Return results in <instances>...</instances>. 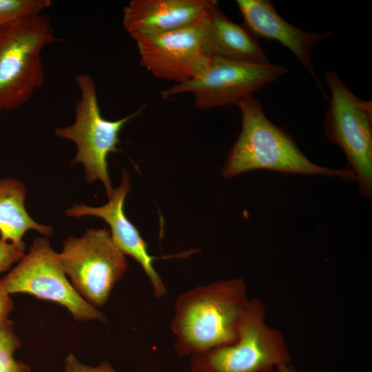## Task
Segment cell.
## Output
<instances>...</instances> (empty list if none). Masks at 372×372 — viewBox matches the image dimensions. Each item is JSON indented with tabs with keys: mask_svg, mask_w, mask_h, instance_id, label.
<instances>
[{
	"mask_svg": "<svg viewBox=\"0 0 372 372\" xmlns=\"http://www.w3.org/2000/svg\"><path fill=\"white\" fill-rule=\"evenodd\" d=\"M236 4L244 24L258 37L275 40L289 50L311 76L318 88H324L311 61L314 46L332 35L331 32L322 33L302 30L283 19L269 0H237Z\"/></svg>",
	"mask_w": 372,
	"mask_h": 372,
	"instance_id": "7c38bea8",
	"label": "cell"
},
{
	"mask_svg": "<svg viewBox=\"0 0 372 372\" xmlns=\"http://www.w3.org/2000/svg\"><path fill=\"white\" fill-rule=\"evenodd\" d=\"M25 245H18L0 238V273L8 270L25 254Z\"/></svg>",
	"mask_w": 372,
	"mask_h": 372,
	"instance_id": "ac0fdd59",
	"label": "cell"
},
{
	"mask_svg": "<svg viewBox=\"0 0 372 372\" xmlns=\"http://www.w3.org/2000/svg\"><path fill=\"white\" fill-rule=\"evenodd\" d=\"M209 10L183 28L136 39L140 64L156 78L175 84L189 81L204 72L211 61L205 48Z\"/></svg>",
	"mask_w": 372,
	"mask_h": 372,
	"instance_id": "30bf717a",
	"label": "cell"
},
{
	"mask_svg": "<svg viewBox=\"0 0 372 372\" xmlns=\"http://www.w3.org/2000/svg\"><path fill=\"white\" fill-rule=\"evenodd\" d=\"M324 80L331 92L324 134L344 152L361 195L372 196V102L357 97L333 71Z\"/></svg>",
	"mask_w": 372,
	"mask_h": 372,
	"instance_id": "8992f818",
	"label": "cell"
},
{
	"mask_svg": "<svg viewBox=\"0 0 372 372\" xmlns=\"http://www.w3.org/2000/svg\"><path fill=\"white\" fill-rule=\"evenodd\" d=\"M21 340L8 318L0 324V372H31L29 365L16 360L14 353L21 347Z\"/></svg>",
	"mask_w": 372,
	"mask_h": 372,
	"instance_id": "2e32d148",
	"label": "cell"
},
{
	"mask_svg": "<svg viewBox=\"0 0 372 372\" xmlns=\"http://www.w3.org/2000/svg\"><path fill=\"white\" fill-rule=\"evenodd\" d=\"M26 189L24 184L14 178L0 180V238L18 245H25L24 234L34 230L50 236L53 227L34 221L25 207Z\"/></svg>",
	"mask_w": 372,
	"mask_h": 372,
	"instance_id": "9a60e30c",
	"label": "cell"
},
{
	"mask_svg": "<svg viewBox=\"0 0 372 372\" xmlns=\"http://www.w3.org/2000/svg\"><path fill=\"white\" fill-rule=\"evenodd\" d=\"M0 124H1V117H0Z\"/></svg>",
	"mask_w": 372,
	"mask_h": 372,
	"instance_id": "7402d4cb",
	"label": "cell"
},
{
	"mask_svg": "<svg viewBox=\"0 0 372 372\" xmlns=\"http://www.w3.org/2000/svg\"><path fill=\"white\" fill-rule=\"evenodd\" d=\"M205 48L212 58L254 63H269L258 38L243 23L233 22L216 3L209 10Z\"/></svg>",
	"mask_w": 372,
	"mask_h": 372,
	"instance_id": "5bb4252c",
	"label": "cell"
},
{
	"mask_svg": "<svg viewBox=\"0 0 372 372\" xmlns=\"http://www.w3.org/2000/svg\"><path fill=\"white\" fill-rule=\"evenodd\" d=\"M51 4L50 0H0V28L43 13Z\"/></svg>",
	"mask_w": 372,
	"mask_h": 372,
	"instance_id": "e0dca14e",
	"label": "cell"
},
{
	"mask_svg": "<svg viewBox=\"0 0 372 372\" xmlns=\"http://www.w3.org/2000/svg\"><path fill=\"white\" fill-rule=\"evenodd\" d=\"M264 304L249 299L238 336L231 344L191 355V372H273L290 364L291 355L282 333L265 320Z\"/></svg>",
	"mask_w": 372,
	"mask_h": 372,
	"instance_id": "277c9868",
	"label": "cell"
},
{
	"mask_svg": "<svg viewBox=\"0 0 372 372\" xmlns=\"http://www.w3.org/2000/svg\"><path fill=\"white\" fill-rule=\"evenodd\" d=\"M59 41L45 13L0 28V111L21 107L43 85L42 52Z\"/></svg>",
	"mask_w": 372,
	"mask_h": 372,
	"instance_id": "3957f363",
	"label": "cell"
},
{
	"mask_svg": "<svg viewBox=\"0 0 372 372\" xmlns=\"http://www.w3.org/2000/svg\"><path fill=\"white\" fill-rule=\"evenodd\" d=\"M277 370L278 372H297L295 368L290 364L282 365Z\"/></svg>",
	"mask_w": 372,
	"mask_h": 372,
	"instance_id": "44dd1931",
	"label": "cell"
},
{
	"mask_svg": "<svg viewBox=\"0 0 372 372\" xmlns=\"http://www.w3.org/2000/svg\"><path fill=\"white\" fill-rule=\"evenodd\" d=\"M287 69L272 63L254 64L212 58L207 68L196 77L161 91L163 99L189 93L198 109L208 110L252 96L276 81Z\"/></svg>",
	"mask_w": 372,
	"mask_h": 372,
	"instance_id": "9c48e42d",
	"label": "cell"
},
{
	"mask_svg": "<svg viewBox=\"0 0 372 372\" xmlns=\"http://www.w3.org/2000/svg\"><path fill=\"white\" fill-rule=\"evenodd\" d=\"M75 80L81 97L75 105L74 122L56 128L54 134L76 144L77 151L72 164L83 165L87 183L100 180L109 198L114 189L107 171V157L110 153L118 151L120 132L141 109L116 121L107 120L101 113L92 77L87 74H78Z\"/></svg>",
	"mask_w": 372,
	"mask_h": 372,
	"instance_id": "5b68a950",
	"label": "cell"
},
{
	"mask_svg": "<svg viewBox=\"0 0 372 372\" xmlns=\"http://www.w3.org/2000/svg\"><path fill=\"white\" fill-rule=\"evenodd\" d=\"M236 105L242 116V129L222 169L224 178L264 169L357 180L349 168L333 169L311 162L288 132L268 119L262 104L253 96L241 100Z\"/></svg>",
	"mask_w": 372,
	"mask_h": 372,
	"instance_id": "7a4b0ae2",
	"label": "cell"
},
{
	"mask_svg": "<svg viewBox=\"0 0 372 372\" xmlns=\"http://www.w3.org/2000/svg\"><path fill=\"white\" fill-rule=\"evenodd\" d=\"M130 189L129 176L123 169L121 183L114 189L107 203L98 207L74 204L65 213L68 216H93L103 219L110 226L115 245L124 255L130 256L139 263L150 281L154 296L160 298L166 295L167 289L154 267L157 257L149 254L148 244L124 212L125 200Z\"/></svg>",
	"mask_w": 372,
	"mask_h": 372,
	"instance_id": "8fae6325",
	"label": "cell"
},
{
	"mask_svg": "<svg viewBox=\"0 0 372 372\" xmlns=\"http://www.w3.org/2000/svg\"><path fill=\"white\" fill-rule=\"evenodd\" d=\"M59 258L74 288L95 307L107 302L128 267L106 227L87 229L80 237L68 236Z\"/></svg>",
	"mask_w": 372,
	"mask_h": 372,
	"instance_id": "52a82bcc",
	"label": "cell"
},
{
	"mask_svg": "<svg viewBox=\"0 0 372 372\" xmlns=\"http://www.w3.org/2000/svg\"><path fill=\"white\" fill-rule=\"evenodd\" d=\"M0 282V324L8 318L13 309V302Z\"/></svg>",
	"mask_w": 372,
	"mask_h": 372,
	"instance_id": "ffe728a7",
	"label": "cell"
},
{
	"mask_svg": "<svg viewBox=\"0 0 372 372\" xmlns=\"http://www.w3.org/2000/svg\"><path fill=\"white\" fill-rule=\"evenodd\" d=\"M65 372H116L107 361H103L96 366L81 362L74 355L69 354L64 360Z\"/></svg>",
	"mask_w": 372,
	"mask_h": 372,
	"instance_id": "d6986e66",
	"label": "cell"
},
{
	"mask_svg": "<svg viewBox=\"0 0 372 372\" xmlns=\"http://www.w3.org/2000/svg\"><path fill=\"white\" fill-rule=\"evenodd\" d=\"M9 293H28L59 304L79 321L107 322L103 313L86 302L76 291L61 264L59 253L45 237L37 238L18 264L0 279Z\"/></svg>",
	"mask_w": 372,
	"mask_h": 372,
	"instance_id": "ba28073f",
	"label": "cell"
},
{
	"mask_svg": "<svg viewBox=\"0 0 372 372\" xmlns=\"http://www.w3.org/2000/svg\"><path fill=\"white\" fill-rule=\"evenodd\" d=\"M215 0H132L123 9V26L135 41L187 27L203 17Z\"/></svg>",
	"mask_w": 372,
	"mask_h": 372,
	"instance_id": "4fadbf2b",
	"label": "cell"
},
{
	"mask_svg": "<svg viewBox=\"0 0 372 372\" xmlns=\"http://www.w3.org/2000/svg\"><path fill=\"white\" fill-rule=\"evenodd\" d=\"M249 300L241 278L217 280L181 293L171 324L177 353L191 356L235 342Z\"/></svg>",
	"mask_w": 372,
	"mask_h": 372,
	"instance_id": "6da1fadb",
	"label": "cell"
}]
</instances>
